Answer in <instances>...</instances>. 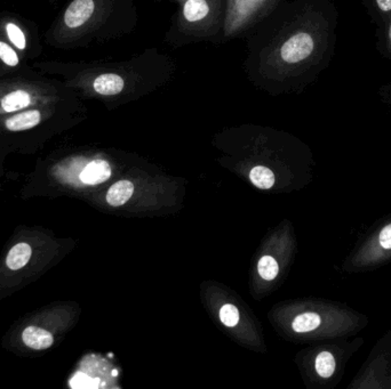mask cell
Returning a JSON list of instances; mask_svg holds the SVG:
<instances>
[{"label": "cell", "instance_id": "6da1fadb", "mask_svg": "<svg viewBox=\"0 0 391 389\" xmlns=\"http://www.w3.org/2000/svg\"><path fill=\"white\" fill-rule=\"evenodd\" d=\"M315 49V40L310 33L300 31L286 39L279 47V61L283 64H298L307 60Z\"/></svg>", "mask_w": 391, "mask_h": 389}, {"label": "cell", "instance_id": "7a4b0ae2", "mask_svg": "<svg viewBox=\"0 0 391 389\" xmlns=\"http://www.w3.org/2000/svg\"><path fill=\"white\" fill-rule=\"evenodd\" d=\"M128 70L118 71V72H106L97 76L93 81V89L101 96H117L126 90V74Z\"/></svg>", "mask_w": 391, "mask_h": 389}, {"label": "cell", "instance_id": "3957f363", "mask_svg": "<svg viewBox=\"0 0 391 389\" xmlns=\"http://www.w3.org/2000/svg\"><path fill=\"white\" fill-rule=\"evenodd\" d=\"M265 0H233L230 5L229 17H228V29L237 30L240 26L247 22L249 17L260 10Z\"/></svg>", "mask_w": 391, "mask_h": 389}, {"label": "cell", "instance_id": "277c9868", "mask_svg": "<svg viewBox=\"0 0 391 389\" xmlns=\"http://www.w3.org/2000/svg\"><path fill=\"white\" fill-rule=\"evenodd\" d=\"M95 12L94 0H74L65 10V26L77 29L86 24Z\"/></svg>", "mask_w": 391, "mask_h": 389}, {"label": "cell", "instance_id": "5b68a950", "mask_svg": "<svg viewBox=\"0 0 391 389\" xmlns=\"http://www.w3.org/2000/svg\"><path fill=\"white\" fill-rule=\"evenodd\" d=\"M22 340L28 347L36 351H44L54 344V337L45 329L30 325L22 332Z\"/></svg>", "mask_w": 391, "mask_h": 389}, {"label": "cell", "instance_id": "8992f818", "mask_svg": "<svg viewBox=\"0 0 391 389\" xmlns=\"http://www.w3.org/2000/svg\"><path fill=\"white\" fill-rule=\"evenodd\" d=\"M111 176L110 164L104 160H94L81 171V180L88 185L103 183Z\"/></svg>", "mask_w": 391, "mask_h": 389}, {"label": "cell", "instance_id": "52a82bcc", "mask_svg": "<svg viewBox=\"0 0 391 389\" xmlns=\"http://www.w3.org/2000/svg\"><path fill=\"white\" fill-rule=\"evenodd\" d=\"M42 120V113L38 110H29L24 112L17 113L10 119L6 120V128L10 132H23L28 129L35 128Z\"/></svg>", "mask_w": 391, "mask_h": 389}, {"label": "cell", "instance_id": "ba28073f", "mask_svg": "<svg viewBox=\"0 0 391 389\" xmlns=\"http://www.w3.org/2000/svg\"><path fill=\"white\" fill-rule=\"evenodd\" d=\"M33 250L26 242H21L14 245L7 254L6 264L12 270H21L29 263Z\"/></svg>", "mask_w": 391, "mask_h": 389}, {"label": "cell", "instance_id": "9c48e42d", "mask_svg": "<svg viewBox=\"0 0 391 389\" xmlns=\"http://www.w3.org/2000/svg\"><path fill=\"white\" fill-rule=\"evenodd\" d=\"M134 185L130 180H119L109 189L107 193V201L113 207L123 206L132 196Z\"/></svg>", "mask_w": 391, "mask_h": 389}, {"label": "cell", "instance_id": "30bf717a", "mask_svg": "<svg viewBox=\"0 0 391 389\" xmlns=\"http://www.w3.org/2000/svg\"><path fill=\"white\" fill-rule=\"evenodd\" d=\"M207 0H187L183 5V19L189 23L201 22L210 14Z\"/></svg>", "mask_w": 391, "mask_h": 389}, {"label": "cell", "instance_id": "8fae6325", "mask_svg": "<svg viewBox=\"0 0 391 389\" xmlns=\"http://www.w3.org/2000/svg\"><path fill=\"white\" fill-rule=\"evenodd\" d=\"M31 104V96L24 90H15L7 94L1 98V109L3 112H15L19 110L26 109Z\"/></svg>", "mask_w": 391, "mask_h": 389}, {"label": "cell", "instance_id": "7c38bea8", "mask_svg": "<svg viewBox=\"0 0 391 389\" xmlns=\"http://www.w3.org/2000/svg\"><path fill=\"white\" fill-rule=\"evenodd\" d=\"M249 178H251V182L261 190L272 189L275 184V175L269 168L263 167V166H256L253 168L249 174Z\"/></svg>", "mask_w": 391, "mask_h": 389}, {"label": "cell", "instance_id": "4fadbf2b", "mask_svg": "<svg viewBox=\"0 0 391 389\" xmlns=\"http://www.w3.org/2000/svg\"><path fill=\"white\" fill-rule=\"evenodd\" d=\"M320 325V316L316 313H304L301 315L297 316L293 321V329L294 331L309 332L318 328Z\"/></svg>", "mask_w": 391, "mask_h": 389}, {"label": "cell", "instance_id": "5bb4252c", "mask_svg": "<svg viewBox=\"0 0 391 389\" xmlns=\"http://www.w3.org/2000/svg\"><path fill=\"white\" fill-rule=\"evenodd\" d=\"M316 370L320 377L330 378L335 370V360L328 352L320 353L316 358Z\"/></svg>", "mask_w": 391, "mask_h": 389}, {"label": "cell", "instance_id": "9a60e30c", "mask_svg": "<svg viewBox=\"0 0 391 389\" xmlns=\"http://www.w3.org/2000/svg\"><path fill=\"white\" fill-rule=\"evenodd\" d=\"M258 270H259V273L262 279H265V280L267 281H272L278 275V263H277L275 258H272V256H263V257L260 259Z\"/></svg>", "mask_w": 391, "mask_h": 389}, {"label": "cell", "instance_id": "2e32d148", "mask_svg": "<svg viewBox=\"0 0 391 389\" xmlns=\"http://www.w3.org/2000/svg\"><path fill=\"white\" fill-rule=\"evenodd\" d=\"M220 318L226 327H235L240 322V312L236 306L226 304L220 309Z\"/></svg>", "mask_w": 391, "mask_h": 389}, {"label": "cell", "instance_id": "e0dca14e", "mask_svg": "<svg viewBox=\"0 0 391 389\" xmlns=\"http://www.w3.org/2000/svg\"><path fill=\"white\" fill-rule=\"evenodd\" d=\"M7 35L10 38V42H13V45L19 49H26V42L24 33L22 30L19 29V26L14 23H8L6 26Z\"/></svg>", "mask_w": 391, "mask_h": 389}, {"label": "cell", "instance_id": "ac0fdd59", "mask_svg": "<svg viewBox=\"0 0 391 389\" xmlns=\"http://www.w3.org/2000/svg\"><path fill=\"white\" fill-rule=\"evenodd\" d=\"M0 60L8 67H17L19 62L15 51L3 42H0Z\"/></svg>", "mask_w": 391, "mask_h": 389}, {"label": "cell", "instance_id": "d6986e66", "mask_svg": "<svg viewBox=\"0 0 391 389\" xmlns=\"http://www.w3.org/2000/svg\"><path fill=\"white\" fill-rule=\"evenodd\" d=\"M380 245L385 249H391V224L382 230L380 234Z\"/></svg>", "mask_w": 391, "mask_h": 389}, {"label": "cell", "instance_id": "ffe728a7", "mask_svg": "<svg viewBox=\"0 0 391 389\" xmlns=\"http://www.w3.org/2000/svg\"><path fill=\"white\" fill-rule=\"evenodd\" d=\"M378 7L382 12H390L391 10V0H376Z\"/></svg>", "mask_w": 391, "mask_h": 389}, {"label": "cell", "instance_id": "44dd1931", "mask_svg": "<svg viewBox=\"0 0 391 389\" xmlns=\"http://www.w3.org/2000/svg\"><path fill=\"white\" fill-rule=\"evenodd\" d=\"M389 40L391 42V24H390V29H389Z\"/></svg>", "mask_w": 391, "mask_h": 389}]
</instances>
